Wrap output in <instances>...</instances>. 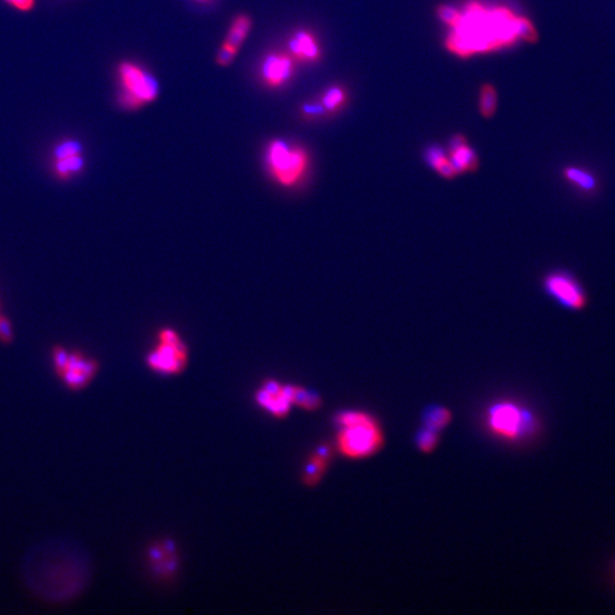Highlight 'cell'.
I'll return each mask as SVG.
<instances>
[{"mask_svg":"<svg viewBox=\"0 0 615 615\" xmlns=\"http://www.w3.org/2000/svg\"><path fill=\"white\" fill-rule=\"evenodd\" d=\"M198 1H207V0H198Z\"/></svg>","mask_w":615,"mask_h":615,"instance_id":"31","label":"cell"},{"mask_svg":"<svg viewBox=\"0 0 615 615\" xmlns=\"http://www.w3.org/2000/svg\"><path fill=\"white\" fill-rule=\"evenodd\" d=\"M0 341L3 343H11L13 341L12 325L10 320L0 315Z\"/></svg>","mask_w":615,"mask_h":615,"instance_id":"29","label":"cell"},{"mask_svg":"<svg viewBox=\"0 0 615 615\" xmlns=\"http://www.w3.org/2000/svg\"><path fill=\"white\" fill-rule=\"evenodd\" d=\"M451 418H452L451 411L443 406H427L422 416L424 427L438 432L449 425Z\"/></svg>","mask_w":615,"mask_h":615,"instance_id":"17","label":"cell"},{"mask_svg":"<svg viewBox=\"0 0 615 615\" xmlns=\"http://www.w3.org/2000/svg\"><path fill=\"white\" fill-rule=\"evenodd\" d=\"M320 405H322V400H320L318 393L296 385L294 406H298L300 408L305 409V410H315V409L319 408Z\"/></svg>","mask_w":615,"mask_h":615,"instance_id":"21","label":"cell"},{"mask_svg":"<svg viewBox=\"0 0 615 615\" xmlns=\"http://www.w3.org/2000/svg\"><path fill=\"white\" fill-rule=\"evenodd\" d=\"M497 96L498 95H497L494 85H488V83L482 85L481 92H480V102H478L482 116H485V118L494 116L497 110V103H498Z\"/></svg>","mask_w":615,"mask_h":615,"instance_id":"20","label":"cell"},{"mask_svg":"<svg viewBox=\"0 0 615 615\" xmlns=\"http://www.w3.org/2000/svg\"><path fill=\"white\" fill-rule=\"evenodd\" d=\"M251 29H252V20L250 16L247 14H240L235 18L229 27L228 34L226 36V43L241 49L242 45L245 43L247 36L251 32Z\"/></svg>","mask_w":615,"mask_h":615,"instance_id":"16","label":"cell"},{"mask_svg":"<svg viewBox=\"0 0 615 615\" xmlns=\"http://www.w3.org/2000/svg\"><path fill=\"white\" fill-rule=\"evenodd\" d=\"M176 547L172 541H163L156 544L149 549V562L153 569L162 576L174 574L177 569L178 558Z\"/></svg>","mask_w":615,"mask_h":615,"instance_id":"13","label":"cell"},{"mask_svg":"<svg viewBox=\"0 0 615 615\" xmlns=\"http://www.w3.org/2000/svg\"><path fill=\"white\" fill-rule=\"evenodd\" d=\"M515 18L506 8L488 12L478 3L469 4L459 25L449 36L447 47L462 57L509 46L518 39Z\"/></svg>","mask_w":615,"mask_h":615,"instance_id":"1","label":"cell"},{"mask_svg":"<svg viewBox=\"0 0 615 615\" xmlns=\"http://www.w3.org/2000/svg\"><path fill=\"white\" fill-rule=\"evenodd\" d=\"M189 361V349L183 336L172 327H163L156 334V343L146 356L151 371L165 376H174L185 371Z\"/></svg>","mask_w":615,"mask_h":615,"instance_id":"5","label":"cell"},{"mask_svg":"<svg viewBox=\"0 0 615 615\" xmlns=\"http://www.w3.org/2000/svg\"><path fill=\"white\" fill-rule=\"evenodd\" d=\"M567 179L583 191H593L596 187L594 176L579 168H567L564 171Z\"/></svg>","mask_w":615,"mask_h":615,"instance_id":"23","label":"cell"},{"mask_svg":"<svg viewBox=\"0 0 615 615\" xmlns=\"http://www.w3.org/2000/svg\"><path fill=\"white\" fill-rule=\"evenodd\" d=\"M296 385L284 384L276 380H267L256 390V405L274 417L283 418L294 406Z\"/></svg>","mask_w":615,"mask_h":615,"instance_id":"7","label":"cell"},{"mask_svg":"<svg viewBox=\"0 0 615 615\" xmlns=\"http://www.w3.org/2000/svg\"><path fill=\"white\" fill-rule=\"evenodd\" d=\"M8 6L22 13H29L36 7V0H4Z\"/></svg>","mask_w":615,"mask_h":615,"instance_id":"30","label":"cell"},{"mask_svg":"<svg viewBox=\"0 0 615 615\" xmlns=\"http://www.w3.org/2000/svg\"><path fill=\"white\" fill-rule=\"evenodd\" d=\"M449 159L458 174L478 168V159L476 151L467 145V139L462 134H456L451 138Z\"/></svg>","mask_w":615,"mask_h":615,"instance_id":"12","label":"cell"},{"mask_svg":"<svg viewBox=\"0 0 615 615\" xmlns=\"http://www.w3.org/2000/svg\"><path fill=\"white\" fill-rule=\"evenodd\" d=\"M345 103H347V92L340 85H333L327 89L320 99L324 111L329 114H336L341 107L345 106Z\"/></svg>","mask_w":615,"mask_h":615,"instance_id":"19","label":"cell"},{"mask_svg":"<svg viewBox=\"0 0 615 615\" xmlns=\"http://www.w3.org/2000/svg\"><path fill=\"white\" fill-rule=\"evenodd\" d=\"M331 458V449L329 445H320L314 454L311 455L310 459L308 460L303 471V480L307 485H316L319 481L324 473L326 471Z\"/></svg>","mask_w":615,"mask_h":615,"instance_id":"14","label":"cell"},{"mask_svg":"<svg viewBox=\"0 0 615 615\" xmlns=\"http://www.w3.org/2000/svg\"><path fill=\"white\" fill-rule=\"evenodd\" d=\"M515 34L520 39L529 43H534L538 39L536 29L529 20L525 18H516L515 20Z\"/></svg>","mask_w":615,"mask_h":615,"instance_id":"25","label":"cell"},{"mask_svg":"<svg viewBox=\"0 0 615 615\" xmlns=\"http://www.w3.org/2000/svg\"><path fill=\"white\" fill-rule=\"evenodd\" d=\"M120 92L118 104L125 111H137L153 103L159 96L156 78L132 62H121L118 67Z\"/></svg>","mask_w":615,"mask_h":615,"instance_id":"4","label":"cell"},{"mask_svg":"<svg viewBox=\"0 0 615 615\" xmlns=\"http://www.w3.org/2000/svg\"><path fill=\"white\" fill-rule=\"evenodd\" d=\"M310 162V154L298 144L274 139L265 148V165L269 177L283 188L300 186L309 174Z\"/></svg>","mask_w":615,"mask_h":615,"instance_id":"3","label":"cell"},{"mask_svg":"<svg viewBox=\"0 0 615 615\" xmlns=\"http://www.w3.org/2000/svg\"><path fill=\"white\" fill-rule=\"evenodd\" d=\"M425 160H427V165L433 170H436L441 177L445 178V179H452L458 174L455 170L449 156L445 154V149L441 148L438 145H434V146L429 147L427 149Z\"/></svg>","mask_w":615,"mask_h":615,"instance_id":"15","label":"cell"},{"mask_svg":"<svg viewBox=\"0 0 615 615\" xmlns=\"http://www.w3.org/2000/svg\"><path fill=\"white\" fill-rule=\"evenodd\" d=\"M53 168L56 177L61 180L70 179L71 176L78 174L85 169V159L83 153L69 156L65 159L53 160Z\"/></svg>","mask_w":615,"mask_h":615,"instance_id":"18","label":"cell"},{"mask_svg":"<svg viewBox=\"0 0 615 615\" xmlns=\"http://www.w3.org/2000/svg\"><path fill=\"white\" fill-rule=\"evenodd\" d=\"M238 52H240V49L232 46L230 43L223 41L221 43V46H220L219 50L216 53V64L223 67H228L235 61Z\"/></svg>","mask_w":615,"mask_h":615,"instance_id":"26","label":"cell"},{"mask_svg":"<svg viewBox=\"0 0 615 615\" xmlns=\"http://www.w3.org/2000/svg\"><path fill=\"white\" fill-rule=\"evenodd\" d=\"M83 153V145L78 140L64 139L54 147L53 160L65 159L69 156H76Z\"/></svg>","mask_w":615,"mask_h":615,"instance_id":"24","label":"cell"},{"mask_svg":"<svg viewBox=\"0 0 615 615\" xmlns=\"http://www.w3.org/2000/svg\"><path fill=\"white\" fill-rule=\"evenodd\" d=\"M289 54L296 61L315 63L322 57L319 43L310 31L300 30L289 41Z\"/></svg>","mask_w":615,"mask_h":615,"instance_id":"11","label":"cell"},{"mask_svg":"<svg viewBox=\"0 0 615 615\" xmlns=\"http://www.w3.org/2000/svg\"><path fill=\"white\" fill-rule=\"evenodd\" d=\"M545 289L560 305L569 309H580L585 305L586 296L581 286L567 272H554L546 277Z\"/></svg>","mask_w":615,"mask_h":615,"instance_id":"8","label":"cell"},{"mask_svg":"<svg viewBox=\"0 0 615 615\" xmlns=\"http://www.w3.org/2000/svg\"><path fill=\"white\" fill-rule=\"evenodd\" d=\"M438 15L441 21L450 25L452 29L456 28L457 25H459L462 18H463V14L459 11L450 6H438Z\"/></svg>","mask_w":615,"mask_h":615,"instance_id":"27","label":"cell"},{"mask_svg":"<svg viewBox=\"0 0 615 615\" xmlns=\"http://www.w3.org/2000/svg\"><path fill=\"white\" fill-rule=\"evenodd\" d=\"M69 354H70L65 350L64 347H60V345L53 349V361H54V367H55L57 375L61 374L67 367Z\"/></svg>","mask_w":615,"mask_h":615,"instance_id":"28","label":"cell"},{"mask_svg":"<svg viewBox=\"0 0 615 615\" xmlns=\"http://www.w3.org/2000/svg\"><path fill=\"white\" fill-rule=\"evenodd\" d=\"M488 427L507 440L525 438L536 429L537 424L530 411L513 402H498L491 406L487 414Z\"/></svg>","mask_w":615,"mask_h":615,"instance_id":"6","label":"cell"},{"mask_svg":"<svg viewBox=\"0 0 615 615\" xmlns=\"http://www.w3.org/2000/svg\"><path fill=\"white\" fill-rule=\"evenodd\" d=\"M296 60L289 53H272L261 65V78L269 88H280L292 79Z\"/></svg>","mask_w":615,"mask_h":615,"instance_id":"10","label":"cell"},{"mask_svg":"<svg viewBox=\"0 0 615 615\" xmlns=\"http://www.w3.org/2000/svg\"><path fill=\"white\" fill-rule=\"evenodd\" d=\"M336 424L338 451L350 459L373 456L383 445L381 427L373 416L364 411H340L336 414Z\"/></svg>","mask_w":615,"mask_h":615,"instance_id":"2","label":"cell"},{"mask_svg":"<svg viewBox=\"0 0 615 615\" xmlns=\"http://www.w3.org/2000/svg\"><path fill=\"white\" fill-rule=\"evenodd\" d=\"M99 365L92 358H87L79 351L69 354L67 367L58 375L71 390H80L87 387L98 372Z\"/></svg>","mask_w":615,"mask_h":615,"instance_id":"9","label":"cell"},{"mask_svg":"<svg viewBox=\"0 0 615 615\" xmlns=\"http://www.w3.org/2000/svg\"><path fill=\"white\" fill-rule=\"evenodd\" d=\"M438 431L429 429V427H423L416 433L415 436V443L417 445L422 452H432L438 445Z\"/></svg>","mask_w":615,"mask_h":615,"instance_id":"22","label":"cell"}]
</instances>
